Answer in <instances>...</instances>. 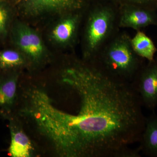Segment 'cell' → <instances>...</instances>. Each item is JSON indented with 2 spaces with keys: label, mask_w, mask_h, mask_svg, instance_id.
Wrapping results in <instances>:
<instances>
[{
  "label": "cell",
  "mask_w": 157,
  "mask_h": 157,
  "mask_svg": "<svg viewBox=\"0 0 157 157\" xmlns=\"http://www.w3.org/2000/svg\"><path fill=\"white\" fill-rule=\"evenodd\" d=\"M140 152L150 157H157V114L152 112L146 118L145 128L140 140Z\"/></svg>",
  "instance_id": "11"
},
{
  "label": "cell",
  "mask_w": 157,
  "mask_h": 157,
  "mask_svg": "<svg viewBox=\"0 0 157 157\" xmlns=\"http://www.w3.org/2000/svg\"><path fill=\"white\" fill-rule=\"evenodd\" d=\"M17 16L11 0H0V43L9 38L12 25Z\"/></svg>",
  "instance_id": "13"
},
{
  "label": "cell",
  "mask_w": 157,
  "mask_h": 157,
  "mask_svg": "<svg viewBox=\"0 0 157 157\" xmlns=\"http://www.w3.org/2000/svg\"><path fill=\"white\" fill-rule=\"evenodd\" d=\"M97 1H104V0H97Z\"/></svg>",
  "instance_id": "17"
},
{
  "label": "cell",
  "mask_w": 157,
  "mask_h": 157,
  "mask_svg": "<svg viewBox=\"0 0 157 157\" xmlns=\"http://www.w3.org/2000/svg\"><path fill=\"white\" fill-rule=\"evenodd\" d=\"M19 74V70L12 71L0 78V107L7 112H10L16 101Z\"/></svg>",
  "instance_id": "10"
},
{
  "label": "cell",
  "mask_w": 157,
  "mask_h": 157,
  "mask_svg": "<svg viewBox=\"0 0 157 157\" xmlns=\"http://www.w3.org/2000/svg\"><path fill=\"white\" fill-rule=\"evenodd\" d=\"M82 11L67 14L56 20L48 33V38L52 43L60 48L73 46L78 35Z\"/></svg>",
  "instance_id": "7"
},
{
  "label": "cell",
  "mask_w": 157,
  "mask_h": 157,
  "mask_svg": "<svg viewBox=\"0 0 157 157\" xmlns=\"http://www.w3.org/2000/svg\"><path fill=\"white\" fill-rule=\"evenodd\" d=\"M11 140L9 154L13 157H31L33 155L34 147L28 135L17 122L10 124Z\"/></svg>",
  "instance_id": "9"
},
{
  "label": "cell",
  "mask_w": 157,
  "mask_h": 157,
  "mask_svg": "<svg viewBox=\"0 0 157 157\" xmlns=\"http://www.w3.org/2000/svg\"><path fill=\"white\" fill-rule=\"evenodd\" d=\"M151 25L157 26L156 11L133 5H122L118 26L135 30Z\"/></svg>",
  "instance_id": "8"
},
{
  "label": "cell",
  "mask_w": 157,
  "mask_h": 157,
  "mask_svg": "<svg viewBox=\"0 0 157 157\" xmlns=\"http://www.w3.org/2000/svg\"><path fill=\"white\" fill-rule=\"evenodd\" d=\"M131 39L126 34L118 35L90 62L111 77L132 83L144 64L133 50Z\"/></svg>",
  "instance_id": "2"
},
{
  "label": "cell",
  "mask_w": 157,
  "mask_h": 157,
  "mask_svg": "<svg viewBox=\"0 0 157 157\" xmlns=\"http://www.w3.org/2000/svg\"><path fill=\"white\" fill-rule=\"evenodd\" d=\"M122 5H133L156 10L157 9V0H120Z\"/></svg>",
  "instance_id": "15"
},
{
  "label": "cell",
  "mask_w": 157,
  "mask_h": 157,
  "mask_svg": "<svg viewBox=\"0 0 157 157\" xmlns=\"http://www.w3.org/2000/svg\"><path fill=\"white\" fill-rule=\"evenodd\" d=\"M60 82L79 98L76 113L54 106L44 90L33 88L22 109L62 157H139L146 117L131 83L119 80L87 61L71 60Z\"/></svg>",
  "instance_id": "1"
},
{
  "label": "cell",
  "mask_w": 157,
  "mask_h": 157,
  "mask_svg": "<svg viewBox=\"0 0 157 157\" xmlns=\"http://www.w3.org/2000/svg\"><path fill=\"white\" fill-rule=\"evenodd\" d=\"M29 67L27 59L22 52L16 48L0 50V69L4 71L19 70Z\"/></svg>",
  "instance_id": "12"
},
{
  "label": "cell",
  "mask_w": 157,
  "mask_h": 157,
  "mask_svg": "<svg viewBox=\"0 0 157 157\" xmlns=\"http://www.w3.org/2000/svg\"><path fill=\"white\" fill-rule=\"evenodd\" d=\"M132 84L143 106L155 111L157 107V57L144 65Z\"/></svg>",
  "instance_id": "6"
},
{
  "label": "cell",
  "mask_w": 157,
  "mask_h": 157,
  "mask_svg": "<svg viewBox=\"0 0 157 157\" xmlns=\"http://www.w3.org/2000/svg\"><path fill=\"white\" fill-rule=\"evenodd\" d=\"M9 39L13 47L22 52L27 59L29 67H38L49 60V51L42 36L22 20L16 17L11 27Z\"/></svg>",
  "instance_id": "5"
},
{
  "label": "cell",
  "mask_w": 157,
  "mask_h": 157,
  "mask_svg": "<svg viewBox=\"0 0 157 157\" xmlns=\"http://www.w3.org/2000/svg\"><path fill=\"white\" fill-rule=\"evenodd\" d=\"M1 69H0V77H1Z\"/></svg>",
  "instance_id": "16"
},
{
  "label": "cell",
  "mask_w": 157,
  "mask_h": 157,
  "mask_svg": "<svg viewBox=\"0 0 157 157\" xmlns=\"http://www.w3.org/2000/svg\"><path fill=\"white\" fill-rule=\"evenodd\" d=\"M116 14L108 6H100L93 9L88 17L83 39L85 60L92 61L103 48L115 25Z\"/></svg>",
  "instance_id": "3"
},
{
  "label": "cell",
  "mask_w": 157,
  "mask_h": 157,
  "mask_svg": "<svg viewBox=\"0 0 157 157\" xmlns=\"http://www.w3.org/2000/svg\"><path fill=\"white\" fill-rule=\"evenodd\" d=\"M23 21L39 22L82 11L86 0H11Z\"/></svg>",
  "instance_id": "4"
},
{
  "label": "cell",
  "mask_w": 157,
  "mask_h": 157,
  "mask_svg": "<svg viewBox=\"0 0 157 157\" xmlns=\"http://www.w3.org/2000/svg\"><path fill=\"white\" fill-rule=\"evenodd\" d=\"M133 50L138 56L148 61L153 59L157 48L152 40L140 30L137 31L131 39Z\"/></svg>",
  "instance_id": "14"
}]
</instances>
